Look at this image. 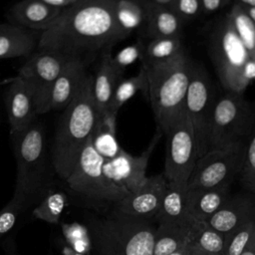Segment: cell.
I'll list each match as a JSON object with an SVG mask.
<instances>
[{
  "mask_svg": "<svg viewBox=\"0 0 255 255\" xmlns=\"http://www.w3.org/2000/svg\"><path fill=\"white\" fill-rule=\"evenodd\" d=\"M62 234L66 245L73 250L88 255L92 250L88 228L77 222L63 223L61 225Z\"/></svg>",
  "mask_w": 255,
  "mask_h": 255,
  "instance_id": "obj_32",
  "label": "cell"
},
{
  "mask_svg": "<svg viewBox=\"0 0 255 255\" xmlns=\"http://www.w3.org/2000/svg\"><path fill=\"white\" fill-rule=\"evenodd\" d=\"M67 61L60 54L38 50L19 70L18 77L29 90L38 116L50 112L53 86Z\"/></svg>",
  "mask_w": 255,
  "mask_h": 255,
  "instance_id": "obj_12",
  "label": "cell"
},
{
  "mask_svg": "<svg viewBox=\"0 0 255 255\" xmlns=\"http://www.w3.org/2000/svg\"><path fill=\"white\" fill-rule=\"evenodd\" d=\"M226 14L249 57L255 59V22L237 3H232Z\"/></svg>",
  "mask_w": 255,
  "mask_h": 255,
  "instance_id": "obj_26",
  "label": "cell"
},
{
  "mask_svg": "<svg viewBox=\"0 0 255 255\" xmlns=\"http://www.w3.org/2000/svg\"><path fill=\"white\" fill-rule=\"evenodd\" d=\"M240 255H255V230L253 232V235L246 246V248L243 250V252Z\"/></svg>",
  "mask_w": 255,
  "mask_h": 255,
  "instance_id": "obj_42",
  "label": "cell"
},
{
  "mask_svg": "<svg viewBox=\"0 0 255 255\" xmlns=\"http://www.w3.org/2000/svg\"><path fill=\"white\" fill-rule=\"evenodd\" d=\"M115 10L119 26L127 36L145 23V8L137 0H116Z\"/></svg>",
  "mask_w": 255,
  "mask_h": 255,
  "instance_id": "obj_29",
  "label": "cell"
},
{
  "mask_svg": "<svg viewBox=\"0 0 255 255\" xmlns=\"http://www.w3.org/2000/svg\"><path fill=\"white\" fill-rule=\"evenodd\" d=\"M231 2H233V0H201L202 14L210 15L218 12L228 6Z\"/></svg>",
  "mask_w": 255,
  "mask_h": 255,
  "instance_id": "obj_38",
  "label": "cell"
},
{
  "mask_svg": "<svg viewBox=\"0 0 255 255\" xmlns=\"http://www.w3.org/2000/svg\"><path fill=\"white\" fill-rule=\"evenodd\" d=\"M144 8L145 11L154 7H171L173 0H137Z\"/></svg>",
  "mask_w": 255,
  "mask_h": 255,
  "instance_id": "obj_40",
  "label": "cell"
},
{
  "mask_svg": "<svg viewBox=\"0 0 255 255\" xmlns=\"http://www.w3.org/2000/svg\"><path fill=\"white\" fill-rule=\"evenodd\" d=\"M183 196L186 212L199 221H206L231 197L230 184L184 190Z\"/></svg>",
  "mask_w": 255,
  "mask_h": 255,
  "instance_id": "obj_18",
  "label": "cell"
},
{
  "mask_svg": "<svg viewBox=\"0 0 255 255\" xmlns=\"http://www.w3.org/2000/svg\"><path fill=\"white\" fill-rule=\"evenodd\" d=\"M182 37H165L151 39L144 48L142 63H157L172 59L183 53Z\"/></svg>",
  "mask_w": 255,
  "mask_h": 255,
  "instance_id": "obj_28",
  "label": "cell"
},
{
  "mask_svg": "<svg viewBox=\"0 0 255 255\" xmlns=\"http://www.w3.org/2000/svg\"><path fill=\"white\" fill-rule=\"evenodd\" d=\"M208 50L223 90L244 94L247 86L243 81L242 71L250 57L227 14L213 25L208 36Z\"/></svg>",
  "mask_w": 255,
  "mask_h": 255,
  "instance_id": "obj_7",
  "label": "cell"
},
{
  "mask_svg": "<svg viewBox=\"0 0 255 255\" xmlns=\"http://www.w3.org/2000/svg\"><path fill=\"white\" fill-rule=\"evenodd\" d=\"M191 243L211 255H225L226 235L213 229L205 221H198L193 231Z\"/></svg>",
  "mask_w": 255,
  "mask_h": 255,
  "instance_id": "obj_30",
  "label": "cell"
},
{
  "mask_svg": "<svg viewBox=\"0 0 255 255\" xmlns=\"http://www.w3.org/2000/svg\"><path fill=\"white\" fill-rule=\"evenodd\" d=\"M170 8L183 23L191 21L202 14L201 0H173Z\"/></svg>",
  "mask_w": 255,
  "mask_h": 255,
  "instance_id": "obj_36",
  "label": "cell"
},
{
  "mask_svg": "<svg viewBox=\"0 0 255 255\" xmlns=\"http://www.w3.org/2000/svg\"><path fill=\"white\" fill-rule=\"evenodd\" d=\"M246 141H239L207 151L198 157L185 190L212 188L230 184L239 175L245 154Z\"/></svg>",
  "mask_w": 255,
  "mask_h": 255,
  "instance_id": "obj_9",
  "label": "cell"
},
{
  "mask_svg": "<svg viewBox=\"0 0 255 255\" xmlns=\"http://www.w3.org/2000/svg\"><path fill=\"white\" fill-rule=\"evenodd\" d=\"M189 255H211L209 253H206L197 247H195L191 242H190V254Z\"/></svg>",
  "mask_w": 255,
  "mask_h": 255,
  "instance_id": "obj_46",
  "label": "cell"
},
{
  "mask_svg": "<svg viewBox=\"0 0 255 255\" xmlns=\"http://www.w3.org/2000/svg\"><path fill=\"white\" fill-rule=\"evenodd\" d=\"M164 135L166 144L163 174L169 185L185 190L198 158L193 128L185 112Z\"/></svg>",
  "mask_w": 255,
  "mask_h": 255,
  "instance_id": "obj_10",
  "label": "cell"
},
{
  "mask_svg": "<svg viewBox=\"0 0 255 255\" xmlns=\"http://www.w3.org/2000/svg\"><path fill=\"white\" fill-rule=\"evenodd\" d=\"M93 76L87 75L77 96L64 110L52 146V166L66 181L90 139L99 112L93 96Z\"/></svg>",
  "mask_w": 255,
  "mask_h": 255,
  "instance_id": "obj_2",
  "label": "cell"
},
{
  "mask_svg": "<svg viewBox=\"0 0 255 255\" xmlns=\"http://www.w3.org/2000/svg\"><path fill=\"white\" fill-rule=\"evenodd\" d=\"M96 255H152V220L129 217L112 210L89 219L87 226Z\"/></svg>",
  "mask_w": 255,
  "mask_h": 255,
  "instance_id": "obj_5",
  "label": "cell"
},
{
  "mask_svg": "<svg viewBox=\"0 0 255 255\" xmlns=\"http://www.w3.org/2000/svg\"><path fill=\"white\" fill-rule=\"evenodd\" d=\"M232 3H237L243 7H255V0H233Z\"/></svg>",
  "mask_w": 255,
  "mask_h": 255,
  "instance_id": "obj_45",
  "label": "cell"
},
{
  "mask_svg": "<svg viewBox=\"0 0 255 255\" xmlns=\"http://www.w3.org/2000/svg\"><path fill=\"white\" fill-rule=\"evenodd\" d=\"M41 33L17 24H0V60L31 56Z\"/></svg>",
  "mask_w": 255,
  "mask_h": 255,
  "instance_id": "obj_20",
  "label": "cell"
},
{
  "mask_svg": "<svg viewBox=\"0 0 255 255\" xmlns=\"http://www.w3.org/2000/svg\"><path fill=\"white\" fill-rule=\"evenodd\" d=\"M104 162V157L98 153L89 139L81 151L73 171L66 179L68 187L84 205L100 213L110 211L126 196L105 175Z\"/></svg>",
  "mask_w": 255,
  "mask_h": 255,
  "instance_id": "obj_6",
  "label": "cell"
},
{
  "mask_svg": "<svg viewBox=\"0 0 255 255\" xmlns=\"http://www.w3.org/2000/svg\"><path fill=\"white\" fill-rule=\"evenodd\" d=\"M6 111L10 134L17 135L26 130L37 118L34 100L23 83L16 77L6 91Z\"/></svg>",
  "mask_w": 255,
  "mask_h": 255,
  "instance_id": "obj_15",
  "label": "cell"
},
{
  "mask_svg": "<svg viewBox=\"0 0 255 255\" xmlns=\"http://www.w3.org/2000/svg\"><path fill=\"white\" fill-rule=\"evenodd\" d=\"M116 0H78L41 32L38 50L75 59L86 66L128 36L116 18Z\"/></svg>",
  "mask_w": 255,
  "mask_h": 255,
  "instance_id": "obj_1",
  "label": "cell"
},
{
  "mask_svg": "<svg viewBox=\"0 0 255 255\" xmlns=\"http://www.w3.org/2000/svg\"><path fill=\"white\" fill-rule=\"evenodd\" d=\"M199 220L191 224L158 223L155 229L152 255H169L191 242L193 231Z\"/></svg>",
  "mask_w": 255,
  "mask_h": 255,
  "instance_id": "obj_22",
  "label": "cell"
},
{
  "mask_svg": "<svg viewBox=\"0 0 255 255\" xmlns=\"http://www.w3.org/2000/svg\"><path fill=\"white\" fill-rule=\"evenodd\" d=\"M161 135L162 132L156 129L149 145L139 155H132L122 148L117 156L105 160L103 166L105 175L126 195L138 188L146 179L145 171L149 157Z\"/></svg>",
  "mask_w": 255,
  "mask_h": 255,
  "instance_id": "obj_13",
  "label": "cell"
},
{
  "mask_svg": "<svg viewBox=\"0 0 255 255\" xmlns=\"http://www.w3.org/2000/svg\"><path fill=\"white\" fill-rule=\"evenodd\" d=\"M190 254V243H188L186 246H184L182 249L176 251V252H173L169 255H189Z\"/></svg>",
  "mask_w": 255,
  "mask_h": 255,
  "instance_id": "obj_47",
  "label": "cell"
},
{
  "mask_svg": "<svg viewBox=\"0 0 255 255\" xmlns=\"http://www.w3.org/2000/svg\"><path fill=\"white\" fill-rule=\"evenodd\" d=\"M87 75L85 64L75 59H68L54 83L50 111H64L77 96Z\"/></svg>",
  "mask_w": 255,
  "mask_h": 255,
  "instance_id": "obj_17",
  "label": "cell"
},
{
  "mask_svg": "<svg viewBox=\"0 0 255 255\" xmlns=\"http://www.w3.org/2000/svg\"><path fill=\"white\" fill-rule=\"evenodd\" d=\"M145 46L141 42H136L132 45L127 46L119 51L116 56H112V62L116 69L123 75L127 68L136 61H142L144 55Z\"/></svg>",
  "mask_w": 255,
  "mask_h": 255,
  "instance_id": "obj_35",
  "label": "cell"
},
{
  "mask_svg": "<svg viewBox=\"0 0 255 255\" xmlns=\"http://www.w3.org/2000/svg\"><path fill=\"white\" fill-rule=\"evenodd\" d=\"M138 91L146 94V75L142 66L135 75L120 81L113 94L108 112L118 115L120 109Z\"/></svg>",
  "mask_w": 255,
  "mask_h": 255,
  "instance_id": "obj_27",
  "label": "cell"
},
{
  "mask_svg": "<svg viewBox=\"0 0 255 255\" xmlns=\"http://www.w3.org/2000/svg\"><path fill=\"white\" fill-rule=\"evenodd\" d=\"M183 191L179 187L168 184L155 218L158 223L191 224L195 220L186 212Z\"/></svg>",
  "mask_w": 255,
  "mask_h": 255,
  "instance_id": "obj_25",
  "label": "cell"
},
{
  "mask_svg": "<svg viewBox=\"0 0 255 255\" xmlns=\"http://www.w3.org/2000/svg\"><path fill=\"white\" fill-rule=\"evenodd\" d=\"M215 99L213 86L208 74L202 67L193 63L184 112L193 128L198 157L208 151V132Z\"/></svg>",
  "mask_w": 255,
  "mask_h": 255,
  "instance_id": "obj_11",
  "label": "cell"
},
{
  "mask_svg": "<svg viewBox=\"0 0 255 255\" xmlns=\"http://www.w3.org/2000/svg\"><path fill=\"white\" fill-rule=\"evenodd\" d=\"M111 51L101 56V61L96 75L93 77V96L99 114L108 112L113 94L123 79V74L119 72L112 62Z\"/></svg>",
  "mask_w": 255,
  "mask_h": 255,
  "instance_id": "obj_21",
  "label": "cell"
},
{
  "mask_svg": "<svg viewBox=\"0 0 255 255\" xmlns=\"http://www.w3.org/2000/svg\"><path fill=\"white\" fill-rule=\"evenodd\" d=\"M255 230V220H251L226 235L225 255H240L248 245Z\"/></svg>",
  "mask_w": 255,
  "mask_h": 255,
  "instance_id": "obj_34",
  "label": "cell"
},
{
  "mask_svg": "<svg viewBox=\"0 0 255 255\" xmlns=\"http://www.w3.org/2000/svg\"><path fill=\"white\" fill-rule=\"evenodd\" d=\"M238 176L243 187L255 195V125L246 142L243 165Z\"/></svg>",
  "mask_w": 255,
  "mask_h": 255,
  "instance_id": "obj_33",
  "label": "cell"
},
{
  "mask_svg": "<svg viewBox=\"0 0 255 255\" xmlns=\"http://www.w3.org/2000/svg\"><path fill=\"white\" fill-rule=\"evenodd\" d=\"M63 9L48 5L42 0H22L9 12L13 24L43 32L59 17Z\"/></svg>",
  "mask_w": 255,
  "mask_h": 255,
  "instance_id": "obj_19",
  "label": "cell"
},
{
  "mask_svg": "<svg viewBox=\"0 0 255 255\" xmlns=\"http://www.w3.org/2000/svg\"><path fill=\"white\" fill-rule=\"evenodd\" d=\"M22 212V208L13 200H10L9 203L5 205L0 211V237L14 227L19 214Z\"/></svg>",
  "mask_w": 255,
  "mask_h": 255,
  "instance_id": "obj_37",
  "label": "cell"
},
{
  "mask_svg": "<svg viewBox=\"0 0 255 255\" xmlns=\"http://www.w3.org/2000/svg\"><path fill=\"white\" fill-rule=\"evenodd\" d=\"M192 62L186 52L157 63H142L146 94L157 129L164 134L183 115Z\"/></svg>",
  "mask_w": 255,
  "mask_h": 255,
  "instance_id": "obj_3",
  "label": "cell"
},
{
  "mask_svg": "<svg viewBox=\"0 0 255 255\" xmlns=\"http://www.w3.org/2000/svg\"><path fill=\"white\" fill-rule=\"evenodd\" d=\"M243 8L245 9L246 13L250 16V18L255 22V7H243Z\"/></svg>",
  "mask_w": 255,
  "mask_h": 255,
  "instance_id": "obj_48",
  "label": "cell"
},
{
  "mask_svg": "<svg viewBox=\"0 0 255 255\" xmlns=\"http://www.w3.org/2000/svg\"><path fill=\"white\" fill-rule=\"evenodd\" d=\"M255 220V202L245 195L230 197L228 201L205 222L227 235L243 224Z\"/></svg>",
  "mask_w": 255,
  "mask_h": 255,
  "instance_id": "obj_16",
  "label": "cell"
},
{
  "mask_svg": "<svg viewBox=\"0 0 255 255\" xmlns=\"http://www.w3.org/2000/svg\"><path fill=\"white\" fill-rule=\"evenodd\" d=\"M42 1H44L45 3H47L50 6L60 8V9H64V8H67L71 5H73L78 0H42Z\"/></svg>",
  "mask_w": 255,
  "mask_h": 255,
  "instance_id": "obj_41",
  "label": "cell"
},
{
  "mask_svg": "<svg viewBox=\"0 0 255 255\" xmlns=\"http://www.w3.org/2000/svg\"><path fill=\"white\" fill-rule=\"evenodd\" d=\"M68 205L67 194L60 190H51L34 208V218L43 220L50 224L59 222L62 213Z\"/></svg>",
  "mask_w": 255,
  "mask_h": 255,
  "instance_id": "obj_31",
  "label": "cell"
},
{
  "mask_svg": "<svg viewBox=\"0 0 255 255\" xmlns=\"http://www.w3.org/2000/svg\"><path fill=\"white\" fill-rule=\"evenodd\" d=\"M11 139L16 160L15 189L11 200L25 211L51 191L52 176L43 127L35 121Z\"/></svg>",
  "mask_w": 255,
  "mask_h": 255,
  "instance_id": "obj_4",
  "label": "cell"
},
{
  "mask_svg": "<svg viewBox=\"0 0 255 255\" xmlns=\"http://www.w3.org/2000/svg\"><path fill=\"white\" fill-rule=\"evenodd\" d=\"M242 77L245 85L248 87L249 84L253 81H255V59L249 58L246 62L243 71H242Z\"/></svg>",
  "mask_w": 255,
  "mask_h": 255,
  "instance_id": "obj_39",
  "label": "cell"
},
{
  "mask_svg": "<svg viewBox=\"0 0 255 255\" xmlns=\"http://www.w3.org/2000/svg\"><path fill=\"white\" fill-rule=\"evenodd\" d=\"M61 255H84L82 253H79L75 250H73L72 248H70L69 246H67L66 244L62 247L61 249Z\"/></svg>",
  "mask_w": 255,
  "mask_h": 255,
  "instance_id": "obj_43",
  "label": "cell"
},
{
  "mask_svg": "<svg viewBox=\"0 0 255 255\" xmlns=\"http://www.w3.org/2000/svg\"><path fill=\"white\" fill-rule=\"evenodd\" d=\"M90 139L105 160L117 156L122 150L117 138V115L111 112L99 114Z\"/></svg>",
  "mask_w": 255,
  "mask_h": 255,
  "instance_id": "obj_23",
  "label": "cell"
},
{
  "mask_svg": "<svg viewBox=\"0 0 255 255\" xmlns=\"http://www.w3.org/2000/svg\"><path fill=\"white\" fill-rule=\"evenodd\" d=\"M5 249H6V253H7V255H18L17 251L15 250V244H14V242H13L12 240H11V241H9V242L7 241Z\"/></svg>",
  "mask_w": 255,
  "mask_h": 255,
  "instance_id": "obj_44",
  "label": "cell"
},
{
  "mask_svg": "<svg viewBox=\"0 0 255 255\" xmlns=\"http://www.w3.org/2000/svg\"><path fill=\"white\" fill-rule=\"evenodd\" d=\"M167 186L168 182L163 173L146 177L138 188L128 193L111 210L129 217L153 220L159 211Z\"/></svg>",
  "mask_w": 255,
  "mask_h": 255,
  "instance_id": "obj_14",
  "label": "cell"
},
{
  "mask_svg": "<svg viewBox=\"0 0 255 255\" xmlns=\"http://www.w3.org/2000/svg\"><path fill=\"white\" fill-rule=\"evenodd\" d=\"M184 23L168 7H154L146 10L145 32L150 39L182 37Z\"/></svg>",
  "mask_w": 255,
  "mask_h": 255,
  "instance_id": "obj_24",
  "label": "cell"
},
{
  "mask_svg": "<svg viewBox=\"0 0 255 255\" xmlns=\"http://www.w3.org/2000/svg\"><path fill=\"white\" fill-rule=\"evenodd\" d=\"M255 125V116L243 94L224 91L216 97L208 132V151L246 141Z\"/></svg>",
  "mask_w": 255,
  "mask_h": 255,
  "instance_id": "obj_8",
  "label": "cell"
}]
</instances>
